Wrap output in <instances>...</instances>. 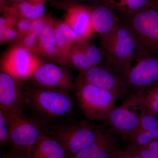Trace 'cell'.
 <instances>
[{"label": "cell", "instance_id": "cell-9", "mask_svg": "<svg viewBox=\"0 0 158 158\" xmlns=\"http://www.w3.org/2000/svg\"><path fill=\"white\" fill-rule=\"evenodd\" d=\"M118 135L109 127H102L92 144L69 158H116L121 149Z\"/></svg>", "mask_w": 158, "mask_h": 158}, {"label": "cell", "instance_id": "cell-3", "mask_svg": "<svg viewBox=\"0 0 158 158\" xmlns=\"http://www.w3.org/2000/svg\"><path fill=\"white\" fill-rule=\"evenodd\" d=\"M78 106L90 120H104L116 106V95L111 91L78 80L77 85Z\"/></svg>", "mask_w": 158, "mask_h": 158}, {"label": "cell", "instance_id": "cell-11", "mask_svg": "<svg viewBox=\"0 0 158 158\" xmlns=\"http://www.w3.org/2000/svg\"><path fill=\"white\" fill-rule=\"evenodd\" d=\"M42 89L68 92L72 86L70 77L59 66L52 63L39 65L32 76Z\"/></svg>", "mask_w": 158, "mask_h": 158}, {"label": "cell", "instance_id": "cell-38", "mask_svg": "<svg viewBox=\"0 0 158 158\" xmlns=\"http://www.w3.org/2000/svg\"><path fill=\"white\" fill-rule=\"evenodd\" d=\"M83 1H89V2H91V1H95V0H83Z\"/></svg>", "mask_w": 158, "mask_h": 158}, {"label": "cell", "instance_id": "cell-23", "mask_svg": "<svg viewBox=\"0 0 158 158\" xmlns=\"http://www.w3.org/2000/svg\"><path fill=\"white\" fill-rule=\"evenodd\" d=\"M140 115L139 129L148 131L158 127V119L151 113H148L142 108Z\"/></svg>", "mask_w": 158, "mask_h": 158}, {"label": "cell", "instance_id": "cell-40", "mask_svg": "<svg viewBox=\"0 0 158 158\" xmlns=\"http://www.w3.org/2000/svg\"><path fill=\"white\" fill-rule=\"evenodd\" d=\"M17 1H21V0H17Z\"/></svg>", "mask_w": 158, "mask_h": 158}, {"label": "cell", "instance_id": "cell-16", "mask_svg": "<svg viewBox=\"0 0 158 158\" xmlns=\"http://www.w3.org/2000/svg\"><path fill=\"white\" fill-rule=\"evenodd\" d=\"M91 12L82 7L69 9L67 15L68 24L81 40L87 38L93 33Z\"/></svg>", "mask_w": 158, "mask_h": 158}, {"label": "cell", "instance_id": "cell-12", "mask_svg": "<svg viewBox=\"0 0 158 158\" xmlns=\"http://www.w3.org/2000/svg\"><path fill=\"white\" fill-rule=\"evenodd\" d=\"M23 94L18 88L15 78L6 72L0 74V109L5 113L24 110Z\"/></svg>", "mask_w": 158, "mask_h": 158}, {"label": "cell", "instance_id": "cell-13", "mask_svg": "<svg viewBox=\"0 0 158 158\" xmlns=\"http://www.w3.org/2000/svg\"><path fill=\"white\" fill-rule=\"evenodd\" d=\"M37 60L23 48L12 51L5 62V72L15 78L25 79L31 77L39 66Z\"/></svg>", "mask_w": 158, "mask_h": 158}, {"label": "cell", "instance_id": "cell-28", "mask_svg": "<svg viewBox=\"0 0 158 158\" xmlns=\"http://www.w3.org/2000/svg\"><path fill=\"white\" fill-rule=\"evenodd\" d=\"M32 22L29 19L22 20L18 24V27L20 31L23 32H27L30 31Z\"/></svg>", "mask_w": 158, "mask_h": 158}, {"label": "cell", "instance_id": "cell-7", "mask_svg": "<svg viewBox=\"0 0 158 158\" xmlns=\"http://www.w3.org/2000/svg\"><path fill=\"white\" fill-rule=\"evenodd\" d=\"M135 60L137 64L123 80L131 95L158 83V56L144 54L136 56Z\"/></svg>", "mask_w": 158, "mask_h": 158}, {"label": "cell", "instance_id": "cell-10", "mask_svg": "<svg viewBox=\"0 0 158 158\" xmlns=\"http://www.w3.org/2000/svg\"><path fill=\"white\" fill-rule=\"evenodd\" d=\"M106 126L121 136L123 142L131 135L140 127V115L131 111L126 102L115 107L105 119Z\"/></svg>", "mask_w": 158, "mask_h": 158}, {"label": "cell", "instance_id": "cell-36", "mask_svg": "<svg viewBox=\"0 0 158 158\" xmlns=\"http://www.w3.org/2000/svg\"><path fill=\"white\" fill-rule=\"evenodd\" d=\"M124 150L129 154L130 158H143L141 156H139V155L135 153L131 152L128 151L126 150Z\"/></svg>", "mask_w": 158, "mask_h": 158}, {"label": "cell", "instance_id": "cell-15", "mask_svg": "<svg viewBox=\"0 0 158 158\" xmlns=\"http://www.w3.org/2000/svg\"><path fill=\"white\" fill-rule=\"evenodd\" d=\"M31 158H69L62 144L53 136L44 134L34 145Z\"/></svg>", "mask_w": 158, "mask_h": 158}, {"label": "cell", "instance_id": "cell-39", "mask_svg": "<svg viewBox=\"0 0 158 158\" xmlns=\"http://www.w3.org/2000/svg\"><path fill=\"white\" fill-rule=\"evenodd\" d=\"M156 90H157V91H158V88H157V89H156Z\"/></svg>", "mask_w": 158, "mask_h": 158}, {"label": "cell", "instance_id": "cell-1", "mask_svg": "<svg viewBox=\"0 0 158 158\" xmlns=\"http://www.w3.org/2000/svg\"><path fill=\"white\" fill-rule=\"evenodd\" d=\"M102 44L106 57L105 66L123 80L136 59L137 44L132 34L118 21L114 33L102 40Z\"/></svg>", "mask_w": 158, "mask_h": 158}, {"label": "cell", "instance_id": "cell-24", "mask_svg": "<svg viewBox=\"0 0 158 158\" xmlns=\"http://www.w3.org/2000/svg\"><path fill=\"white\" fill-rule=\"evenodd\" d=\"M10 143V127L6 115L0 109V144L1 146Z\"/></svg>", "mask_w": 158, "mask_h": 158}, {"label": "cell", "instance_id": "cell-33", "mask_svg": "<svg viewBox=\"0 0 158 158\" xmlns=\"http://www.w3.org/2000/svg\"><path fill=\"white\" fill-rule=\"evenodd\" d=\"M150 149L155 154L156 158H158V141H153L148 145Z\"/></svg>", "mask_w": 158, "mask_h": 158}, {"label": "cell", "instance_id": "cell-20", "mask_svg": "<svg viewBox=\"0 0 158 158\" xmlns=\"http://www.w3.org/2000/svg\"><path fill=\"white\" fill-rule=\"evenodd\" d=\"M19 9L21 13L29 19H39L45 11V7L43 3L34 4L27 2L21 3Z\"/></svg>", "mask_w": 158, "mask_h": 158}, {"label": "cell", "instance_id": "cell-30", "mask_svg": "<svg viewBox=\"0 0 158 158\" xmlns=\"http://www.w3.org/2000/svg\"><path fill=\"white\" fill-rule=\"evenodd\" d=\"M17 35V32L14 29L7 28L4 34V37L8 40H11L15 38Z\"/></svg>", "mask_w": 158, "mask_h": 158}, {"label": "cell", "instance_id": "cell-27", "mask_svg": "<svg viewBox=\"0 0 158 158\" xmlns=\"http://www.w3.org/2000/svg\"><path fill=\"white\" fill-rule=\"evenodd\" d=\"M45 22L43 20L37 19L34 20L32 22V26L30 32L39 36L46 27Z\"/></svg>", "mask_w": 158, "mask_h": 158}, {"label": "cell", "instance_id": "cell-19", "mask_svg": "<svg viewBox=\"0 0 158 158\" xmlns=\"http://www.w3.org/2000/svg\"><path fill=\"white\" fill-rule=\"evenodd\" d=\"M152 141V139L147 131L139 128L124 142L126 144L125 148L135 149L146 147Z\"/></svg>", "mask_w": 158, "mask_h": 158}, {"label": "cell", "instance_id": "cell-2", "mask_svg": "<svg viewBox=\"0 0 158 158\" xmlns=\"http://www.w3.org/2000/svg\"><path fill=\"white\" fill-rule=\"evenodd\" d=\"M117 19L129 30L135 40L136 57L144 54L158 56L157 9L150 8L134 13L123 11Z\"/></svg>", "mask_w": 158, "mask_h": 158}, {"label": "cell", "instance_id": "cell-25", "mask_svg": "<svg viewBox=\"0 0 158 158\" xmlns=\"http://www.w3.org/2000/svg\"><path fill=\"white\" fill-rule=\"evenodd\" d=\"M85 51L93 66L98 65L102 62L101 51L94 45L85 46Z\"/></svg>", "mask_w": 158, "mask_h": 158}, {"label": "cell", "instance_id": "cell-4", "mask_svg": "<svg viewBox=\"0 0 158 158\" xmlns=\"http://www.w3.org/2000/svg\"><path fill=\"white\" fill-rule=\"evenodd\" d=\"M23 94L26 105L48 118L66 116L73 106L72 99L64 91L37 88L26 91Z\"/></svg>", "mask_w": 158, "mask_h": 158}, {"label": "cell", "instance_id": "cell-32", "mask_svg": "<svg viewBox=\"0 0 158 158\" xmlns=\"http://www.w3.org/2000/svg\"><path fill=\"white\" fill-rule=\"evenodd\" d=\"M7 28L6 19L3 17H1L0 18V35H1L0 36H1V41L4 38V34Z\"/></svg>", "mask_w": 158, "mask_h": 158}, {"label": "cell", "instance_id": "cell-31", "mask_svg": "<svg viewBox=\"0 0 158 158\" xmlns=\"http://www.w3.org/2000/svg\"><path fill=\"white\" fill-rule=\"evenodd\" d=\"M1 157L2 158H28L25 156L15 152L13 151H11V152L6 154L1 155Z\"/></svg>", "mask_w": 158, "mask_h": 158}, {"label": "cell", "instance_id": "cell-26", "mask_svg": "<svg viewBox=\"0 0 158 158\" xmlns=\"http://www.w3.org/2000/svg\"><path fill=\"white\" fill-rule=\"evenodd\" d=\"M125 149L139 155L143 158H156L155 154L150 149L148 146L135 149L125 148Z\"/></svg>", "mask_w": 158, "mask_h": 158}, {"label": "cell", "instance_id": "cell-34", "mask_svg": "<svg viewBox=\"0 0 158 158\" xmlns=\"http://www.w3.org/2000/svg\"><path fill=\"white\" fill-rule=\"evenodd\" d=\"M147 132L152 140L158 139V127L149 130Z\"/></svg>", "mask_w": 158, "mask_h": 158}, {"label": "cell", "instance_id": "cell-17", "mask_svg": "<svg viewBox=\"0 0 158 158\" xmlns=\"http://www.w3.org/2000/svg\"><path fill=\"white\" fill-rule=\"evenodd\" d=\"M55 30L57 46L59 48H65L69 44L81 40L68 24H60Z\"/></svg>", "mask_w": 158, "mask_h": 158}, {"label": "cell", "instance_id": "cell-21", "mask_svg": "<svg viewBox=\"0 0 158 158\" xmlns=\"http://www.w3.org/2000/svg\"><path fill=\"white\" fill-rule=\"evenodd\" d=\"M153 2L151 0H120L117 6L121 9L123 8L124 9L127 7V10L122 11L134 13L152 8Z\"/></svg>", "mask_w": 158, "mask_h": 158}, {"label": "cell", "instance_id": "cell-18", "mask_svg": "<svg viewBox=\"0 0 158 158\" xmlns=\"http://www.w3.org/2000/svg\"><path fill=\"white\" fill-rule=\"evenodd\" d=\"M40 45L45 52L48 55L56 53L58 50L56 48L57 39L56 30L50 26H46L39 36Z\"/></svg>", "mask_w": 158, "mask_h": 158}, {"label": "cell", "instance_id": "cell-14", "mask_svg": "<svg viewBox=\"0 0 158 158\" xmlns=\"http://www.w3.org/2000/svg\"><path fill=\"white\" fill-rule=\"evenodd\" d=\"M91 18L94 30L100 34L102 40L110 37L118 26V19L108 6H99L94 9L91 12Z\"/></svg>", "mask_w": 158, "mask_h": 158}, {"label": "cell", "instance_id": "cell-37", "mask_svg": "<svg viewBox=\"0 0 158 158\" xmlns=\"http://www.w3.org/2000/svg\"><path fill=\"white\" fill-rule=\"evenodd\" d=\"M43 0H34V4H38V3H42L41 2V1Z\"/></svg>", "mask_w": 158, "mask_h": 158}, {"label": "cell", "instance_id": "cell-8", "mask_svg": "<svg viewBox=\"0 0 158 158\" xmlns=\"http://www.w3.org/2000/svg\"><path fill=\"white\" fill-rule=\"evenodd\" d=\"M79 80L113 92L117 100L125 102L131 95L123 80L105 66L80 71Z\"/></svg>", "mask_w": 158, "mask_h": 158}, {"label": "cell", "instance_id": "cell-6", "mask_svg": "<svg viewBox=\"0 0 158 158\" xmlns=\"http://www.w3.org/2000/svg\"><path fill=\"white\" fill-rule=\"evenodd\" d=\"M101 127L83 120L57 129L52 136L62 144L69 158L92 144Z\"/></svg>", "mask_w": 158, "mask_h": 158}, {"label": "cell", "instance_id": "cell-35", "mask_svg": "<svg viewBox=\"0 0 158 158\" xmlns=\"http://www.w3.org/2000/svg\"><path fill=\"white\" fill-rule=\"evenodd\" d=\"M116 158H130L129 154L125 150L119 151Z\"/></svg>", "mask_w": 158, "mask_h": 158}, {"label": "cell", "instance_id": "cell-5", "mask_svg": "<svg viewBox=\"0 0 158 158\" xmlns=\"http://www.w3.org/2000/svg\"><path fill=\"white\" fill-rule=\"evenodd\" d=\"M4 113L10 127L12 150L31 158L34 145L40 137L46 134L39 125L26 116L23 110Z\"/></svg>", "mask_w": 158, "mask_h": 158}, {"label": "cell", "instance_id": "cell-29", "mask_svg": "<svg viewBox=\"0 0 158 158\" xmlns=\"http://www.w3.org/2000/svg\"><path fill=\"white\" fill-rule=\"evenodd\" d=\"M37 37L38 36L37 35L30 32V33L27 35V37L25 38V44L27 46L29 47H32L35 43Z\"/></svg>", "mask_w": 158, "mask_h": 158}, {"label": "cell", "instance_id": "cell-41", "mask_svg": "<svg viewBox=\"0 0 158 158\" xmlns=\"http://www.w3.org/2000/svg\"><path fill=\"white\" fill-rule=\"evenodd\" d=\"M1 158H2L1 157Z\"/></svg>", "mask_w": 158, "mask_h": 158}, {"label": "cell", "instance_id": "cell-22", "mask_svg": "<svg viewBox=\"0 0 158 158\" xmlns=\"http://www.w3.org/2000/svg\"><path fill=\"white\" fill-rule=\"evenodd\" d=\"M72 62L74 66L80 71H85L93 67L85 51V46L78 48L72 56Z\"/></svg>", "mask_w": 158, "mask_h": 158}]
</instances>
